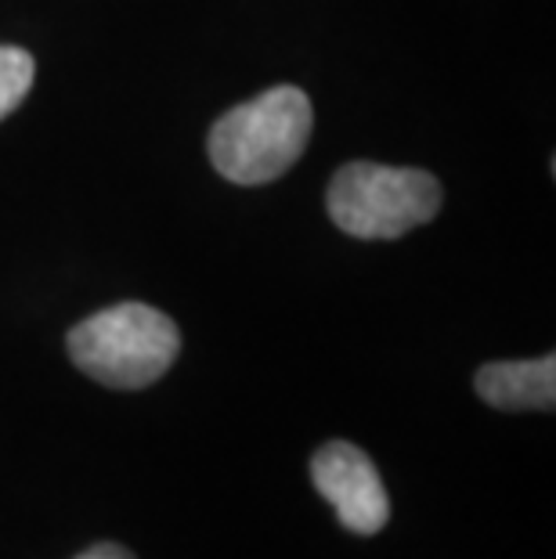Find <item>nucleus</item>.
<instances>
[{"label": "nucleus", "instance_id": "obj_1", "mask_svg": "<svg viewBox=\"0 0 556 559\" xmlns=\"http://www.w3.org/2000/svg\"><path fill=\"white\" fill-rule=\"evenodd\" d=\"M315 112L300 87H271L235 105L210 130V159L235 185H268L304 156Z\"/></svg>", "mask_w": 556, "mask_h": 559}, {"label": "nucleus", "instance_id": "obj_2", "mask_svg": "<svg viewBox=\"0 0 556 559\" xmlns=\"http://www.w3.org/2000/svg\"><path fill=\"white\" fill-rule=\"evenodd\" d=\"M181 350V332L149 304H116L69 332V358L113 390H141L167 376Z\"/></svg>", "mask_w": 556, "mask_h": 559}, {"label": "nucleus", "instance_id": "obj_3", "mask_svg": "<svg viewBox=\"0 0 556 559\" xmlns=\"http://www.w3.org/2000/svg\"><path fill=\"white\" fill-rule=\"evenodd\" d=\"M441 185L427 170L347 163L329 181V217L354 239H398L441 210Z\"/></svg>", "mask_w": 556, "mask_h": 559}, {"label": "nucleus", "instance_id": "obj_4", "mask_svg": "<svg viewBox=\"0 0 556 559\" xmlns=\"http://www.w3.org/2000/svg\"><path fill=\"white\" fill-rule=\"evenodd\" d=\"M311 480L318 495L336 509L340 523L354 534H380L390 520L387 487L372 459L347 440H329L311 459Z\"/></svg>", "mask_w": 556, "mask_h": 559}, {"label": "nucleus", "instance_id": "obj_5", "mask_svg": "<svg viewBox=\"0 0 556 559\" xmlns=\"http://www.w3.org/2000/svg\"><path fill=\"white\" fill-rule=\"evenodd\" d=\"M477 394L499 412H549L556 401V358L492 361L477 372Z\"/></svg>", "mask_w": 556, "mask_h": 559}, {"label": "nucleus", "instance_id": "obj_6", "mask_svg": "<svg viewBox=\"0 0 556 559\" xmlns=\"http://www.w3.org/2000/svg\"><path fill=\"white\" fill-rule=\"evenodd\" d=\"M33 55L22 47H0V120L11 116L22 105V98L33 87Z\"/></svg>", "mask_w": 556, "mask_h": 559}, {"label": "nucleus", "instance_id": "obj_7", "mask_svg": "<svg viewBox=\"0 0 556 559\" xmlns=\"http://www.w3.org/2000/svg\"><path fill=\"white\" fill-rule=\"evenodd\" d=\"M76 559H134L123 545H91L87 552H80Z\"/></svg>", "mask_w": 556, "mask_h": 559}]
</instances>
